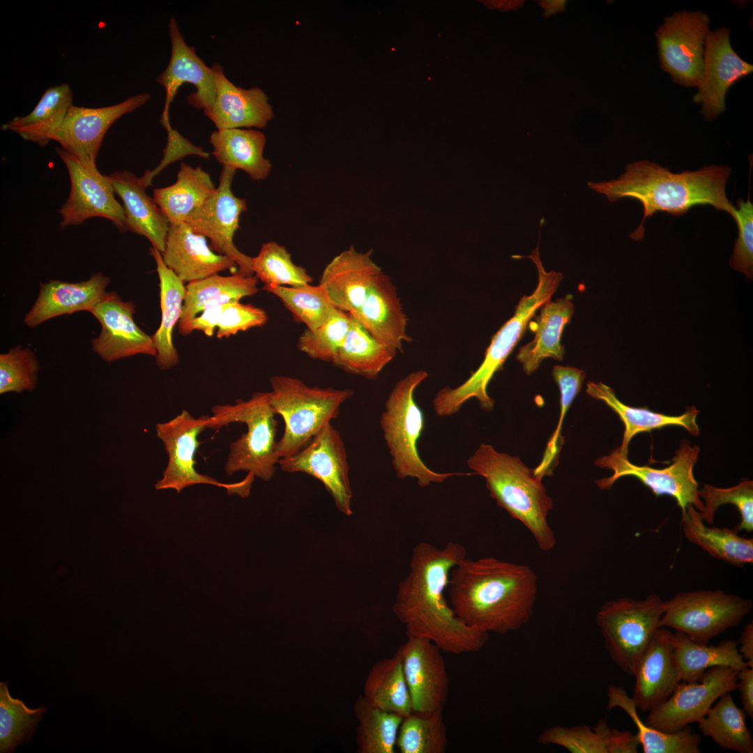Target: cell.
Here are the masks:
<instances>
[{
	"label": "cell",
	"mask_w": 753,
	"mask_h": 753,
	"mask_svg": "<svg viewBox=\"0 0 753 753\" xmlns=\"http://www.w3.org/2000/svg\"><path fill=\"white\" fill-rule=\"evenodd\" d=\"M150 254L156 264L161 308L160 326L151 337L157 351L155 358L158 367L168 370L178 362V352L173 342V330L182 315L186 287L184 282L165 264L158 250L151 247Z\"/></svg>",
	"instance_id": "obj_32"
},
{
	"label": "cell",
	"mask_w": 753,
	"mask_h": 753,
	"mask_svg": "<svg viewBox=\"0 0 753 753\" xmlns=\"http://www.w3.org/2000/svg\"><path fill=\"white\" fill-rule=\"evenodd\" d=\"M287 473H303L322 482L342 513L352 514L353 496L344 442L340 432L327 423L301 450L278 462Z\"/></svg>",
	"instance_id": "obj_13"
},
{
	"label": "cell",
	"mask_w": 753,
	"mask_h": 753,
	"mask_svg": "<svg viewBox=\"0 0 753 753\" xmlns=\"http://www.w3.org/2000/svg\"><path fill=\"white\" fill-rule=\"evenodd\" d=\"M396 746L401 753H445L448 736L443 710L413 711L404 717Z\"/></svg>",
	"instance_id": "obj_44"
},
{
	"label": "cell",
	"mask_w": 753,
	"mask_h": 753,
	"mask_svg": "<svg viewBox=\"0 0 753 753\" xmlns=\"http://www.w3.org/2000/svg\"><path fill=\"white\" fill-rule=\"evenodd\" d=\"M682 525L685 538L714 558L738 567L753 563L752 538L740 536L727 527L706 526L693 505H688L682 513Z\"/></svg>",
	"instance_id": "obj_35"
},
{
	"label": "cell",
	"mask_w": 753,
	"mask_h": 753,
	"mask_svg": "<svg viewBox=\"0 0 753 753\" xmlns=\"http://www.w3.org/2000/svg\"><path fill=\"white\" fill-rule=\"evenodd\" d=\"M662 627L685 633L697 643L708 644L715 637L738 625L752 602L722 590L676 593L664 601Z\"/></svg>",
	"instance_id": "obj_10"
},
{
	"label": "cell",
	"mask_w": 753,
	"mask_h": 753,
	"mask_svg": "<svg viewBox=\"0 0 753 753\" xmlns=\"http://www.w3.org/2000/svg\"><path fill=\"white\" fill-rule=\"evenodd\" d=\"M607 708L623 709L638 730L637 734L644 753H699L701 736L692 732L689 725L675 733H665L647 726L639 716L632 697L620 686L608 688Z\"/></svg>",
	"instance_id": "obj_41"
},
{
	"label": "cell",
	"mask_w": 753,
	"mask_h": 753,
	"mask_svg": "<svg viewBox=\"0 0 753 753\" xmlns=\"http://www.w3.org/2000/svg\"><path fill=\"white\" fill-rule=\"evenodd\" d=\"M258 279L236 272L229 276L215 274L185 285L186 294L178 328L206 308L226 305L257 293Z\"/></svg>",
	"instance_id": "obj_37"
},
{
	"label": "cell",
	"mask_w": 753,
	"mask_h": 753,
	"mask_svg": "<svg viewBox=\"0 0 753 753\" xmlns=\"http://www.w3.org/2000/svg\"><path fill=\"white\" fill-rule=\"evenodd\" d=\"M378 341L396 353L411 342L408 320L397 289L383 271L370 287L362 305L350 314Z\"/></svg>",
	"instance_id": "obj_27"
},
{
	"label": "cell",
	"mask_w": 753,
	"mask_h": 753,
	"mask_svg": "<svg viewBox=\"0 0 753 753\" xmlns=\"http://www.w3.org/2000/svg\"><path fill=\"white\" fill-rule=\"evenodd\" d=\"M209 416L194 417L183 410L172 420L158 423L156 434L163 443L168 462L163 476L155 487L156 489H174L180 493L184 488L197 484H207L223 487L229 494H237L245 497L250 494L255 477L248 473L241 481L222 483L197 472L195 453L199 446L198 436L207 429Z\"/></svg>",
	"instance_id": "obj_11"
},
{
	"label": "cell",
	"mask_w": 753,
	"mask_h": 753,
	"mask_svg": "<svg viewBox=\"0 0 753 753\" xmlns=\"http://www.w3.org/2000/svg\"><path fill=\"white\" fill-rule=\"evenodd\" d=\"M73 105V92L68 84L49 87L33 109L27 115L16 116L1 126L23 139L46 146L62 123Z\"/></svg>",
	"instance_id": "obj_36"
},
{
	"label": "cell",
	"mask_w": 753,
	"mask_h": 753,
	"mask_svg": "<svg viewBox=\"0 0 753 753\" xmlns=\"http://www.w3.org/2000/svg\"><path fill=\"white\" fill-rule=\"evenodd\" d=\"M211 67L216 93L212 107L204 113L217 130L266 127L274 115L267 95L259 87L245 89L236 86L219 63Z\"/></svg>",
	"instance_id": "obj_26"
},
{
	"label": "cell",
	"mask_w": 753,
	"mask_h": 753,
	"mask_svg": "<svg viewBox=\"0 0 753 753\" xmlns=\"http://www.w3.org/2000/svg\"><path fill=\"white\" fill-rule=\"evenodd\" d=\"M252 269L264 284L301 287L312 282L306 269L293 262L286 248L274 241L263 244L257 255L252 257Z\"/></svg>",
	"instance_id": "obj_47"
},
{
	"label": "cell",
	"mask_w": 753,
	"mask_h": 753,
	"mask_svg": "<svg viewBox=\"0 0 753 753\" xmlns=\"http://www.w3.org/2000/svg\"><path fill=\"white\" fill-rule=\"evenodd\" d=\"M226 305H215L204 309L199 314L178 328L180 334L190 335L194 330H200L206 336H213Z\"/></svg>",
	"instance_id": "obj_56"
},
{
	"label": "cell",
	"mask_w": 753,
	"mask_h": 753,
	"mask_svg": "<svg viewBox=\"0 0 753 753\" xmlns=\"http://www.w3.org/2000/svg\"><path fill=\"white\" fill-rule=\"evenodd\" d=\"M270 383L271 406L284 421L283 434L276 445L280 459L303 448L337 417L341 406L353 395L349 388L311 387L301 379L283 375L272 376Z\"/></svg>",
	"instance_id": "obj_8"
},
{
	"label": "cell",
	"mask_w": 753,
	"mask_h": 753,
	"mask_svg": "<svg viewBox=\"0 0 753 753\" xmlns=\"http://www.w3.org/2000/svg\"><path fill=\"white\" fill-rule=\"evenodd\" d=\"M709 18L682 11L665 18L656 33L661 68L683 86H698L703 69V45Z\"/></svg>",
	"instance_id": "obj_14"
},
{
	"label": "cell",
	"mask_w": 753,
	"mask_h": 753,
	"mask_svg": "<svg viewBox=\"0 0 753 753\" xmlns=\"http://www.w3.org/2000/svg\"><path fill=\"white\" fill-rule=\"evenodd\" d=\"M634 676L632 699L637 710L649 712L671 695L681 680L674 658V633L664 627L656 630Z\"/></svg>",
	"instance_id": "obj_23"
},
{
	"label": "cell",
	"mask_w": 753,
	"mask_h": 753,
	"mask_svg": "<svg viewBox=\"0 0 753 753\" xmlns=\"http://www.w3.org/2000/svg\"><path fill=\"white\" fill-rule=\"evenodd\" d=\"M731 169L727 166L710 165L697 171L672 173L648 160L627 165L617 179L589 182L588 185L607 196L609 201L624 197L637 199L644 206V216L637 229L630 235L643 238L644 223L657 211L681 215L697 205H710L729 213L734 219L736 207L726 195V183Z\"/></svg>",
	"instance_id": "obj_3"
},
{
	"label": "cell",
	"mask_w": 753,
	"mask_h": 753,
	"mask_svg": "<svg viewBox=\"0 0 753 753\" xmlns=\"http://www.w3.org/2000/svg\"><path fill=\"white\" fill-rule=\"evenodd\" d=\"M447 588L452 608L464 623L488 634H505L532 618L538 577L526 565L466 556L452 569Z\"/></svg>",
	"instance_id": "obj_2"
},
{
	"label": "cell",
	"mask_w": 753,
	"mask_h": 753,
	"mask_svg": "<svg viewBox=\"0 0 753 753\" xmlns=\"http://www.w3.org/2000/svg\"><path fill=\"white\" fill-rule=\"evenodd\" d=\"M211 411L207 428L219 429L234 423L247 426L246 432L230 444L226 473L232 475L248 471L264 481L270 480L280 459L276 452L277 420L271 404V393L256 392L248 400H238L234 404L215 405Z\"/></svg>",
	"instance_id": "obj_7"
},
{
	"label": "cell",
	"mask_w": 753,
	"mask_h": 753,
	"mask_svg": "<svg viewBox=\"0 0 753 753\" xmlns=\"http://www.w3.org/2000/svg\"><path fill=\"white\" fill-rule=\"evenodd\" d=\"M427 376V371L419 370L399 380L385 402V409L380 418V426L396 476L400 479L415 478L421 487L442 483L452 476L473 475L434 471L419 455L418 443L425 429V416L414 395L416 389Z\"/></svg>",
	"instance_id": "obj_6"
},
{
	"label": "cell",
	"mask_w": 753,
	"mask_h": 753,
	"mask_svg": "<svg viewBox=\"0 0 753 753\" xmlns=\"http://www.w3.org/2000/svg\"><path fill=\"white\" fill-rule=\"evenodd\" d=\"M699 496L703 499V509L701 516L703 522L713 524L717 508L724 504H732L738 510L741 516L740 524L735 530L753 531V482L745 480L729 488H719L703 485L699 489Z\"/></svg>",
	"instance_id": "obj_49"
},
{
	"label": "cell",
	"mask_w": 753,
	"mask_h": 753,
	"mask_svg": "<svg viewBox=\"0 0 753 753\" xmlns=\"http://www.w3.org/2000/svg\"><path fill=\"white\" fill-rule=\"evenodd\" d=\"M358 720L356 743L359 753H394L403 717L370 704L359 695L354 704Z\"/></svg>",
	"instance_id": "obj_43"
},
{
	"label": "cell",
	"mask_w": 753,
	"mask_h": 753,
	"mask_svg": "<svg viewBox=\"0 0 753 753\" xmlns=\"http://www.w3.org/2000/svg\"><path fill=\"white\" fill-rule=\"evenodd\" d=\"M541 3L547 16L563 10L565 4L564 1H543Z\"/></svg>",
	"instance_id": "obj_60"
},
{
	"label": "cell",
	"mask_w": 753,
	"mask_h": 753,
	"mask_svg": "<svg viewBox=\"0 0 753 753\" xmlns=\"http://www.w3.org/2000/svg\"><path fill=\"white\" fill-rule=\"evenodd\" d=\"M738 669L727 666L708 669L699 682L679 683L671 695L649 711L647 726L675 733L697 722L722 695L736 690Z\"/></svg>",
	"instance_id": "obj_15"
},
{
	"label": "cell",
	"mask_w": 753,
	"mask_h": 753,
	"mask_svg": "<svg viewBox=\"0 0 753 753\" xmlns=\"http://www.w3.org/2000/svg\"><path fill=\"white\" fill-rule=\"evenodd\" d=\"M553 378L560 391V417L556 430L550 437L542 461L533 469L536 476L542 479L552 474L558 461L563 441L561 429L566 413L575 398L580 392L585 378L584 370L570 366L555 365L552 370Z\"/></svg>",
	"instance_id": "obj_48"
},
{
	"label": "cell",
	"mask_w": 753,
	"mask_h": 753,
	"mask_svg": "<svg viewBox=\"0 0 753 753\" xmlns=\"http://www.w3.org/2000/svg\"><path fill=\"white\" fill-rule=\"evenodd\" d=\"M736 689L740 692L743 710L753 718V667H745L737 673Z\"/></svg>",
	"instance_id": "obj_58"
},
{
	"label": "cell",
	"mask_w": 753,
	"mask_h": 753,
	"mask_svg": "<svg viewBox=\"0 0 753 753\" xmlns=\"http://www.w3.org/2000/svg\"><path fill=\"white\" fill-rule=\"evenodd\" d=\"M266 312L250 304L234 302L227 304L217 327L218 338L229 337L241 331L261 327L267 322Z\"/></svg>",
	"instance_id": "obj_54"
},
{
	"label": "cell",
	"mask_w": 753,
	"mask_h": 753,
	"mask_svg": "<svg viewBox=\"0 0 753 753\" xmlns=\"http://www.w3.org/2000/svg\"><path fill=\"white\" fill-rule=\"evenodd\" d=\"M610 727L600 720L595 727L586 725L547 728L538 736V743L556 745L573 753H607V734Z\"/></svg>",
	"instance_id": "obj_51"
},
{
	"label": "cell",
	"mask_w": 753,
	"mask_h": 753,
	"mask_svg": "<svg viewBox=\"0 0 753 753\" xmlns=\"http://www.w3.org/2000/svg\"><path fill=\"white\" fill-rule=\"evenodd\" d=\"M474 475L482 476L490 496L531 533L538 548L553 549L556 540L548 523L553 508L542 479L518 457L482 443L466 461Z\"/></svg>",
	"instance_id": "obj_4"
},
{
	"label": "cell",
	"mask_w": 753,
	"mask_h": 753,
	"mask_svg": "<svg viewBox=\"0 0 753 753\" xmlns=\"http://www.w3.org/2000/svg\"><path fill=\"white\" fill-rule=\"evenodd\" d=\"M135 305L115 292H106L90 312L100 322V335L93 339L92 349L100 358L112 362L137 354L156 356L152 337L133 319Z\"/></svg>",
	"instance_id": "obj_20"
},
{
	"label": "cell",
	"mask_w": 753,
	"mask_h": 753,
	"mask_svg": "<svg viewBox=\"0 0 753 753\" xmlns=\"http://www.w3.org/2000/svg\"><path fill=\"white\" fill-rule=\"evenodd\" d=\"M236 171L222 167L215 192L185 222L195 232L210 240L213 251L234 261L238 272L251 276L254 274L252 257L241 252L234 242L241 215L247 210L246 201L235 196L231 190Z\"/></svg>",
	"instance_id": "obj_16"
},
{
	"label": "cell",
	"mask_w": 753,
	"mask_h": 753,
	"mask_svg": "<svg viewBox=\"0 0 753 753\" xmlns=\"http://www.w3.org/2000/svg\"><path fill=\"white\" fill-rule=\"evenodd\" d=\"M739 653L749 667H753V623H747L738 641Z\"/></svg>",
	"instance_id": "obj_59"
},
{
	"label": "cell",
	"mask_w": 753,
	"mask_h": 753,
	"mask_svg": "<svg viewBox=\"0 0 753 753\" xmlns=\"http://www.w3.org/2000/svg\"><path fill=\"white\" fill-rule=\"evenodd\" d=\"M210 175L200 167L182 162L176 181L153 190V199L170 224L185 222L216 190Z\"/></svg>",
	"instance_id": "obj_34"
},
{
	"label": "cell",
	"mask_w": 753,
	"mask_h": 753,
	"mask_svg": "<svg viewBox=\"0 0 753 753\" xmlns=\"http://www.w3.org/2000/svg\"><path fill=\"white\" fill-rule=\"evenodd\" d=\"M639 745L641 743L637 733L609 729L607 735V753H637Z\"/></svg>",
	"instance_id": "obj_57"
},
{
	"label": "cell",
	"mask_w": 753,
	"mask_h": 753,
	"mask_svg": "<svg viewBox=\"0 0 753 753\" xmlns=\"http://www.w3.org/2000/svg\"><path fill=\"white\" fill-rule=\"evenodd\" d=\"M371 254L372 250L360 252L351 246L324 268L319 284L336 309L351 314L363 303L382 271Z\"/></svg>",
	"instance_id": "obj_24"
},
{
	"label": "cell",
	"mask_w": 753,
	"mask_h": 753,
	"mask_svg": "<svg viewBox=\"0 0 753 753\" xmlns=\"http://www.w3.org/2000/svg\"><path fill=\"white\" fill-rule=\"evenodd\" d=\"M109 281V277L97 273L78 282L52 280L41 283L38 298L25 315L24 323L34 328L58 316L91 312L107 292Z\"/></svg>",
	"instance_id": "obj_28"
},
{
	"label": "cell",
	"mask_w": 753,
	"mask_h": 753,
	"mask_svg": "<svg viewBox=\"0 0 753 753\" xmlns=\"http://www.w3.org/2000/svg\"><path fill=\"white\" fill-rule=\"evenodd\" d=\"M364 698L372 706L403 718L412 712L411 696L400 653L375 663L364 683Z\"/></svg>",
	"instance_id": "obj_40"
},
{
	"label": "cell",
	"mask_w": 753,
	"mask_h": 753,
	"mask_svg": "<svg viewBox=\"0 0 753 753\" xmlns=\"http://www.w3.org/2000/svg\"><path fill=\"white\" fill-rule=\"evenodd\" d=\"M540 308L535 320L529 323L535 332L533 340L520 347L516 356L526 374L535 372L545 358L563 360L565 349L561 335L575 311L570 296L549 300Z\"/></svg>",
	"instance_id": "obj_30"
},
{
	"label": "cell",
	"mask_w": 753,
	"mask_h": 753,
	"mask_svg": "<svg viewBox=\"0 0 753 753\" xmlns=\"http://www.w3.org/2000/svg\"><path fill=\"white\" fill-rule=\"evenodd\" d=\"M165 264L184 282L204 279L229 270L238 271L236 264L212 250L206 238L186 222L172 223L162 252Z\"/></svg>",
	"instance_id": "obj_25"
},
{
	"label": "cell",
	"mask_w": 753,
	"mask_h": 753,
	"mask_svg": "<svg viewBox=\"0 0 753 753\" xmlns=\"http://www.w3.org/2000/svg\"><path fill=\"white\" fill-rule=\"evenodd\" d=\"M400 653L413 712L443 710L449 677L441 651L426 638L408 637Z\"/></svg>",
	"instance_id": "obj_21"
},
{
	"label": "cell",
	"mask_w": 753,
	"mask_h": 753,
	"mask_svg": "<svg viewBox=\"0 0 753 753\" xmlns=\"http://www.w3.org/2000/svg\"><path fill=\"white\" fill-rule=\"evenodd\" d=\"M664 601L655 593L645 599L621 598L605 602L596 614L604 646L611 660L625 674L636 664L662 627Z\"/></svg>",
	"instance_id": "obj_9"
},
{
	"label": "cell",
	"mask_w": 753,
	"mask_h": 753,
	"mask_svg": "<svg viewBox=\"0 0 753 753\" xmlns=\"http://www.w3.org/2000/svg\"><path fill=\"white\" fill-rule=\"evenodd\" d=\"M262 289L278 297L294 317L310 330L323 324L336 310L319 284L301 287L264 284Z\"/></svg>",
	"instance_id": "obj_46"
},
{
	"label": "cell",
	"mask_w": 753,
	"mask_h": 753,
	"mask_svg": "<svg viewBox=\"0 0 753 753\" xmlns=\"http://www.w3.org/2000/svg\"><path fill=\"white\" fill-rule=\"evenodd\" d=\"M466 556V548L457 542L442 548L427 542L414 546L409 572L399 584L393 605L407 637L426 638L442 652L455 655L485 646L489 634L464 623L444 596L452 569Z\"/></svg>",
	"instance_id": "obj_1"
},
{
	"label": "cell",
	"mask_w": 753,
	"mask_h": 753,
	"mask_svg": "<svg viewBox=\"0 0 753 753\" xmlns=\"http://www.w3.org/2000/svg\"><path fill=\"white\" fill-rule=\"evenodd\" d=\"M44 706L29 708L11 697L7 684L0 683V752L10 753L21 744L29 743L43 714Z\"/></svg>",
	"instance_id": "obj_45"
},
{
	"label": "cell",
	"mask_w": 753,
	"mask_h": 753,
	"mask_svg": "<svg viewBox=\"0 0 753 753\" xmlns=\"http://www.w3.org/2000/svg\"><path fill=\"white\" fill-rule=\"evenodd\" d=\"M66 165L70 179V192L59 209L61 227L82 224L93 217L112 222L121 232L128 231L122 205L115 199L114 190L107 176L97 168H90L62 148L56 149Z\"/></svg>",
	"instance_id": "obj_17"
},
{
	"label": "cell",
	"mask_w": 753,
	"mask_h": 753,
	"mask_svg": "<svg viewBox=\"0 0 753 753\" xmlns=\"http://www.w3.org/2000/svg\"><path fill=\"white\" fill-rule=\"evenodd\" d=\"M396 355L351 315L348 332L332 363L348 373L376 379Z\"/></svg>",
	"instance_id": "obj_39"
},
{
	"label": "cell",
	"mask_w": 753,
	"mask_h": 753,
	"mask_svg": "<svg viewBox=\"0 0 753 753\" xmlns=\"http://www.w3.org/2000/svg\"><path fill=\"white\" fill-rule=\"evenodd\" d=\"M196 155L204 158H209V153L201 147L197 146L183 137L176 130L167 132V142L164 149V157L160 163L153 170L146 171L139 178L142 185L146 188L153 178L169 164L188 155Z\"/></svg>",
	"instance_id": "obj_55"
},
{
	"label": "cell",
	"mask_w": 753,
	"mask_h": 753,
	"mask_svg": "<svg viewBox=\"0 0 753 753\" xmlns=\"http://www.w3.org/2000/svg\"><path fill=\"white\" fill-rule=\"evenodd\" d=\"M586 393L592 397L604 402L619 417L625 425L622 443L619 451L628 454V445L632 439L639 433L651 432L666 426L684 427L692 436L699 434L696 419L699 413L694 406L688 407L680 416H669L654 412L647 408L634 407L625 404L618 399L614 390L602 382L589 381Z\"/></svg>",
	"instance_id": "obj_31"
},
{
	"label": "cell",
	"mask_w": 753,
	"mask_h": 753,
	"mask_svg": "<svg viewBox=\"0 0 753 753\" xmlns=\"http://www.w3.org/2000/svg\"><path fill=\"white\" fill-rule=\"evenodd\" d=\"M525 257L531 259L537 268L538 282L536 288L531 294L521 298L515 306L512 317L492 337L484 359L476 370L458 386H446L436 394L432 406L436 416H452L472 398L478 400L482 409L487 412L494 409V400L487 393L490 381L495 373L502 369L506 359L522 339L535 312L551 299L563 279L561 273L553 271L547 272L545 270L538 246Z\"/></svg>",
	"instance_id": "obj_5"
},
{
	"label": "cell",
	"mask_w": 753,
	"mask_h": 753,
	"mask_svg": "<svg viewBox=\"0 0 753 753\" xmlns=\"http://www.w3.org/2000/svg\"><path fill=\"white\" fill-rule=\"evenodd\" d=\"M745 714L730 692L718 698L698 722L701 732L721 748L738 753H752L753 740L745 723Z\"/></svg>",
	"instance_id": "obj_42"
},
{
	"label": "cell",
	"mask_w": 753,
	"mask_h": 753,
	"mask_svg": "<svg viewBox=\"0 0 753 753\" xmlns=\"http://www.w3.org/2000/svg\"><path fill=\"white\" fill-rule=\"evenodd\" d=\"M39 364L33 351L17 346L0 355V394L33 391Z\"/></svg>",
	"instance_id": "obj_52"
},
{
	"label": "cell",
	"mask_w": 753,
	"mask_h": 753,
	"mask_svg": "<svg viewBox=\"0 0 753 753\" xmlns=\"http://www.w3.org/2000/svg\"><path fill=\"white\" fill-rule=\"evenodd\" d=\"M704 45L703 76L694 100L702 104L701 113L705 119L710 121L724 110L727 90L752 73V66L732 49L727 29L709 31Z\"/></svg>",
	"instance_id": "obj_22"
},
{
	"label": "cell",
	"mask_w": 753,
	"mask_h": 753,
	"mask_svg": "<svg viewBox=\"0 0 753 753\" xmlns=\"http://www.w3.org/2000/svg\"><path fill=\"white\" fill-rule=\"evenodd\" d=\"M736 639H727L717 646L694 641L685 633H674L675 662L681 680L699 682L705 671L715 666H727L738 670L748 667L738 651Z\"/></svg>",
	"instance_id": "obj_38"
},
{
	"label": "cell",
	"mask_w": 753,
	"mask_h": 753,
	"mask_svg": "<svg viewBox=\"0 0 753 753\" xmlns=\"http://www.w3.org/2000/svg\"><path fill=\"white\" fill-rule=\"evenodd\" d=\"M107 178L123 201L128 231L146 237L162 253L170 223L153 198L146 193L139 178L128 171L114 172Z\"/></svg>",
	"instance_id": "obj_29"
},
{
	"label": "cell",
	"mask_w": 753,
	"mask_h": 753,
	"mask_svg": "<svg viewBox=\"0 0 753 753\" xmlns=\"http://www.w3.org/2000/svg\"><path fill=\"white\" fill-rule=\"evenodd\" d=\"M350 319L349 313L336 309L317 329L303 331L298 348L313 359L332 363L347 335Z\"/></svg>",
	"instance_id": "obj_50"
},
{
	"label": "cell",
	"mask_w": 753,
	"mask_h": 753,
	"mask_svg": "<svg viewBox=\"0 0 753 753\" xmlns=\"http://www.w3.org/2000/svg\"><path fill=\"white\" fill-rule=\"evenodd\" d=\"M699 448L691 446L690 442L683 440L671 465L664 469L648 466H638L631 463L628 454L616 448L611 454L598 458L595 464L613 471L609 477L595 481L598 487L607 489L624 476H632L639 480L656 496L668 495L676 499L682 513L692 505L698 511L703 509V502L699 496V485L693 474V468L698 459Z\"/></svg>",
	"instance_id": "obj_12"
},
{
	"label": "cell",
	"mask_w": 753,
	"mask_h": 753,
	"mask_svg": "<svg viewBox=\"0 0 753 753\" xmlns=\"http://www.w3.org/2000/svg\"><path fill=\"white\" fill-rule=\"evenodd\" d=\"M171 40V56L165 70L160 73L156 81L165 90V101L160 122L167 130L172 128L169 121V108L179 88L185 83L196 88L187 100L196 109H209L215 100L216 88L212 67H208L197 54L194 47L189 46L180 31L174 17L169 24Z\"/></svg>",
	"instance_id": "obj_19"
},
{
	"label": "cell",
	"mask_w": 753,
	"mask_h": 753,
	"mask_svg": "<svg viewBox=\"0 0 753 753\" xmlns=\"http://www.w3.org/2000/svg\"><path fill=\"white\" fill-rule=\"evenodd\" d=\"M736 208V221L738 236L731 258V266L752 280L753 274V205L748 197L747 201L740 198Z\"/></svg>",
	"instance_id": "obj_53"
},
{
	"label": "cell",
	"mask_w": 753,
	"mask_h": 753,
	"mask_svg": "<svg viewBox=\"0 0 753 753\" xmlns=\"http://www.w3.org/2000/svg\"><path fill=\"white\" fill-rule=\"evenodd\" d=\"M266 137L253 129L217 130L209 137L212 154L222 167L241 169L252 179H265L271 170V162L263 155Z\"/></svg>",
	"instance_id": "obj_33"
},
{
	"label": "cell",
	"mask_w": 753,
	"mask_h": 753,
	"mask_svg": "<svg viewBox=\"0 0 753 753\" xmlns=\"http://www.w3.org/2000/svg\"><path fill=\"white\" fill-rule=\"evenodd\" d=\"M148 93L130 97L116 105L89 108L72 105L53 140L84 165L97 168L96 159L104 137L118 119L145 105Z\"/></svg>",
	"instance_id": "obj_18"
}]
</instances>
